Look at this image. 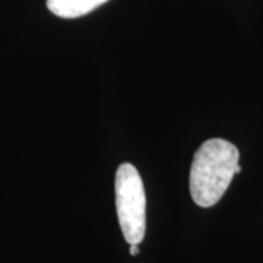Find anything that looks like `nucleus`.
Masks as SVG:
<instances>
[{
    "label": "nucleus",
    "mask_w": 263,
    "mask_h": 263,
    "mask_svg": "<svg viewBox=\"0 0 263 263\" xmlns=\"http://www.w3.org/2000/svg\"><path fill=\"white\" fill-rule=\"evenodd\" d=\"M238 160L237 146L226 139H209L199 146L189 179L190 195L197 206L211 208L221 200L233 177L241 171Z\"/></svg>",
    "instance_id": "obj_1"
},
{
    "label": "nucleus",
    "mask_w": 263,
    "mask_h": 263,
    "mask_svg": "<svg viewBox=\"0 0 263 263\" xmlns=\"http://www.w3.org/2000/svg\"><path fill=\"white\" fill-rule=\"evenodd\" d=\"M114 189L123 237L129 245H139L146 230V196L139 171L129 162L119 165Z\"/></svg>",
    "instance_id": "obj_2"
},
{
    "label": "nucleus",
    "mask_w": 263,
    "mask_h": 263,
    "mask_svg": "<svg viewBox=\"0 0 263 263\" xmlns=\"http://www.w3.org/2000/svg\"><path fill=\"white\" fill-rule=\"evenodd\" d=\"M108 0H47V8L60 18H79L100 8Z\"/></svg>",
    "instance_id": "obj_3"
},
{
    "label": "nucleus",
    "mask_w": 263,
    "mask_h": 263,
    "mask_svg": "<svg viewBox=\"0 0 263 263\" xmlns=\"http://www.w3.org/2000/svg\"><path fill=\"white\" fill-rule=\"evenodd\" d=\"M139 245H130V254L132 256H136V254L139 253Z\"/></svg>",
    "instance_id": "obj_4"
}]
</instances>
